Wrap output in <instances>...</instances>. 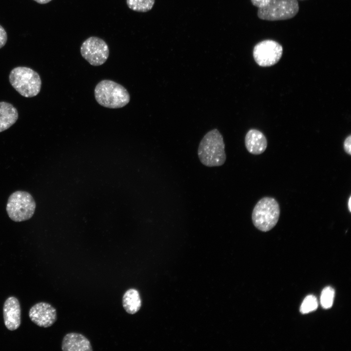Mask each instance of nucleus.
Segmentation results:
<instances>
[{"mask_svg": "<svg viewBox=\"0 0 351 351\" xmlns=\"http://www.w3.org/2000/svg\"><path fill=\"white\" fill-rule=\"evenodd\" d=\"M94 95L99 105L110 109L123 107L130 100V94L124 87L109 79L102 80L97 84Z\"/></svg>", "mask_w": 351, "mask_h": 351, "instance_id": "nucleus-2", "label": "nucleus"}, {"mask_svg": "<svg viewBox=\"0 0 351 351\" xmlns=\"http://www.w3.org/2000/svg\"><path fill=\"white\" fill-rule=\"evenodd\" d=\"M82 57L94 66L104 64L109 56V49L106 42L97 37H90L84 40L80 49Z\"/></svg>", "mask_w": 351, "mask_h": 351, "instance_id": "nucleus-7", "label": "nucleus"}, {"mask_svg": "<svg viewBox=\"0 0 351 351\" xmlns=\"http://www.w3.org/2000/svg\"><path fill=\"white\" fill-rule=\"evenodd\" d=\"M122 305L125 311L131 314L136 313L141 306L139 292L135 289L127 290L122 297Z\"/></svg>", "mask_w": 351, "mask_h": 351, "instance_id": "nucleus-14", "label": "nucleus"}, {"mask_svg": "<svg viewBox=\"0 0 351 351\" xmlns=\"http://www.w3.org/2000/svg\"><path fill=\"white\" fill-rule=\"evenodd\" d=\"M155 1V0H126V3L134 11L146 12L152 9Z\"/></svg>", "mask_w": 351, "mask_h": 351, "instance_id": "nucleus-15", "label": "nucleus"}, {"mask_svg": "<svg viewBox=\"0 0 351 351\" xmlns=\"http://www.w3.org/2000/svg\"><path fill=\"white\" fill-rule=\"evenodd\" d=\"M18 117V112L12 104L0 102V132L12 126L17 121Z\"/></svg>", "mask_w": 351, "mask_h": 351, "instance_id": "nucleus-13", "label": "nucleus"}, {"mask_svg": "<svg viewBox=\"0 0 351 351\" xmlns=\"http://www.w3.org/2000/svg\"><path fill=\"white\" fill-rule=\"evenodd\" d=\"M9 79L12 87L24 97H35L40 91V76L30 68L24 66L14 68L10 73Z\"/></svg>", "mask_w": 351, "mask_h": 351, "instance_id": "nucleus-3", "label": "nucleus"}, {"mask_svg": "<svg viewBox=\"0 0 351 351\" xmlns=\"http://www.w3.org/2000/svg\"><path fill=\"white\" fill-rule=\"evenodd\" d=\"M298 10L297 0H271L266 6L258 8L257 16L264 20H285L294 17Z\"/></svg>", "mask_w": 351, "mask_h": 351, "instance_id": "nucleus-6", "label": "nucleus"}, {"mask_svg": "<svg viewBox=\"0 0 351 351\" xmlns=\"http://www.w3.org/2000/svg\"><path fill=\"white\" fill-rule=\"evenodd\" d=\"M245 147L248 151L254 155L263 153L267 147V141L264 135L256 129H251L245 137Z\"/></svg>", "mask_w": 351, "mask_h": 351, "instance_id": "nucleus-12", "label": "nucleus"}, {"mask_svg": "<svg viewBox=\"0 0 351 351\" xmlns=\"http://www.w3.org/2000/svg\"><path fill=\"white\" fill-rule=\"evenodd\" d=\"M283 53V48L273 40H264L256 44L253 49V57L256 63L262 67H269L277 63Z\"/></svg>", "mask_w": 351, "mask_h": 351, "instance_id": "nucleus-8", "label": "nucleus"}, {"mask_svg": "<svg viewBox=\"0 0 351 351\" xmlns=\"http://www.w3.org/2000/svg\"><path fill=\"white\" fill-rule=\"evenodd\" d=\"M7 40V35L4 28L0 25V49L3 47Z\"/></svg>", "mask_w": 351, "mask_h": 351, "instance_id": "nucleus-18", "label": "nucleus"}, {"mask_svg": "<svg viewBox=\"0 0 351 351\" xmlns=\"http://www.w3.org/2000/svg\"><path fill=\"white\" fill-rule=\"evenodd\" d=\"M318 306L316 298L312 295L305 297L300 306V311L303 314H306L315 311Z\"/></svg>", "mask_w": 351, "mask_h": 351, "instance_id": "nucleus-17", "label": "nucleus"}, {"mask_svg": "<svg viewBox=\"0 0 351 351\" xmlns=\"http://www.w3.org/2000/svg\"><path fill=\"white\" fill-rule=\"evenodd\" d=\"M63 351H92L90 341L83 335L76 332L66 334L61 344Z\"/></svg>", "mask_w": 351, "mask_h": 351, "instance_id": "nucleus-11", "label": "nucleus"}, {"mask_svg": "<svg viewBox=\"0 0 351 351\" xmlns=\"http://www.w3.org/2000/svg\"><path fill=\"white\" fill-rule=\"evenodd\" d=\"M280 215L278 203L273 198L264 197L255 205L252 215L253 223L259 230L268 232L277 224Z\"/></svg>", "mask_w": 351, "mask_h": 351, "instance_id": "nucleus-4", "label": "nucleus"}, {"mask_svg": "<svg viewBox=\"0 0 351 351\" xmlns=\"http://www.w3.org/2000/svg\"><path fill=\"white\" fill-rule=\"evenodd\" d=\"M344 149L345 151L348 154L351 155V136L349 135L347 136L344 142Z\"/></svg>", "mask_w": 351, "mask_h": 351, "instance_id": "nucleus-19", "label": "nucleus"}, {"mask_svg": "<svg viewBox=\"0 0 351 351\" xmlns=\"http://www.w3.org/2000/svg\"><path fill=\"white\" fill-rule=\"evenodd\" d=\"M31 320L43 328L51 326L57 320L56 309L46 302H39L33 305L29 311Z\"/></svg>", "mask_w": 351, "mask_h": 351, "instance_id": "nucleus-9", "label": "nucleus"}, {"mask_svg": "<svg viewBox=\"0 0 351 351\" xmlns=\"http://www.w3.org/2000/svg\"><path fill=\"white\" fill-rule=\"evenodd\" d=\"M36 209L35 201L31 195L25 191H17L9 197L6 211L9 217L15 222L31 218Z\"/></svg>", "mask_w": 351, "mask_h": 351, "instance_id": "nucleus-5", "label": "nucleus"}, {"mask_svg": "<svg viewBox=\"0 0 351 351\" xmlns=\"http://www.w3.org/2000/svg\"><path fill=\"white\" fill-rule=\"evenodd\" d=\"M197 154L204 165L220 166L225 163L226 155L222 135L216 129L207 133L199 143Z\"/></svg>", "mask_w": 351, "mask_h": 351, "instance_id": "nucleus-1", "label": "nucleus"}, {"mask_svg": "<svg viewBox=\"0 0 351 351\" xmlns=\"http://www.w3.org/2000/svg\"><path fill=\"white\" fill-rule=\"evenodd\" d=\"M334 293V290L331 287H327L323 290L320 297V303L323 308L329 309L332 306Z\"/></svg>", "mask_w": 351, "mask_h": 351, "instance_id": "nucleus-16", "label": "nucleus"}, {"mask_svg": "<svg viewBox=\"0 0 351 351\" xmlns=\"http://www.w3.org/2000/svg\"><path fill=\"white\" fill-rule=\"evenodd\" d=\"M39 4H46L52 0H33Z\"/></svg>", "mask_w": 351, "mask_h": 351, "instance_id": "nucleus-21", "label": "nucleus"}, {"mask_svg": "<svg viewBox=\"0 0 351 351\" xmlns=\"http://www.w3.org/2000/svg\"><path fill=\"white\" fill-rule=\"evenodd\" d=\"M271 0H251L252 4L258 8L266 6Z\"/></svg>", "mask_w": 351, "mask_h": 351, "instance_id": "nucleus-20", "label": "nucleus"}, {"mask_svg": "<svg viewBox=\"0 0 351 351\" xmlns=\"http://www.w3.org/2000/svg\"><path fill=\"white\" fill-rule=\"evenodd\" d=\"M351 197L350 196V197H349V200H348V208H349V211H350V212H351Z\"/></svg>", "mask_w": 351, "mask_h": 351, "instance_id": "nucleus-22", "label": "nucleus"}, {"mask_svg": "<svg viewBox=\"0 0 351 351\" xmlns=\"http://www.w3.org/2000/svg\"><path fill=\"white\" fill-rule=\"evenodd\" d=\"M4 322L6 328L14 331L19 328L21 323V309L19 300L15 296H10L5 300L3 307Z\"/></svg>", "mask_w": 351, "mask_h": 351, "instance_id": "nucleus-10", "label": "nucleus"}]
</instances>
